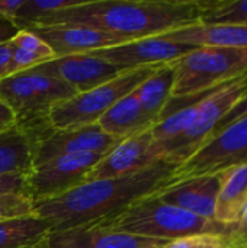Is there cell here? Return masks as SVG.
<instances>
[{
    "label": "cell",
    "instance_id": "obj_1",
    "mask_svg": "<svg viewBox=\"0 0 247 248\" xmlns=\"http://www.w3.org/2000/svg\"><path fill=\"white\" fill-rule=\"evenodd\" d=\"M175 169V164L160 160L128 176L86 182L54 199L35 201L33 211L51 231L106 221L172 185Z\"/></svg>",
    "mask_w": 247,
    "mask_h": 248
},
{
    "label": "cell",
    "instance_id": "obj_2",
    "mask_svg": "<svg viewBox=\"0 0 247 248\" xmlns=\"http://www.w3.org/2000/svg\"><path fill=\"white\" fill-rule=\"evenodd\" d=\"M199 22L197 1L185 0H95L54 12L35 26L76 25L128 41L160 36ZM29 29V28H28Z\"/></svg>",
    "mask_w": 247,
    "mask_h": 248
},
{
    "label": "cell",
    "instance_id": "obj_3",
    "mask_svg": "<svg viewBox=\"0 0 247 248\" xmlns=\"http://www.w3.org/2000/svg\"><path fill=\"white\" fill-rule=\"evenodd\" d=\"M98 224L112 231L166 243L192 234H233L236 230L223 227L211 219L199 218L181 208L167 205L159 201L154 195L134 202L121 214Z\"/></svg>",
    "mask_w": 247,
    "mask_h": 248
},
{
    "label": "cell",
    "instance_id": "obj_4",
    "mask_svg": "<svg viewBox=\"0 0 247 248\" xmlns=\"http://www.w3.org/2000/svg\"><path fill=\"white\" fill-rule=\"evenodd\" d=\"M172 65V99L205 94L247 74V49L198 46Z\"/></svg>",
    "mask_w": 247,
    "mask_h": 248
},
{
    "label": "cell",
    "instance_id": "obj_5",
    "mask_svg": "<svg viewBox=\"0 0 247 248\" xmlns=\"http://www.w3.org/2000/svg\"><path fill=\"white\" fill-rule=\"evenodd\" d=\"M74 94L77 92L68 84L36 68L0 80V100L12 110L15 124L20 128L49 121L51 109Z\"/></svg>",
    "mask_w": 247,
    "mask_h": 248
},
{
    "label": "cell",
    "instance_id": "obj_6",
    "mask_svg": "<svg viewBox=\"0 0 247 248\" xmlns=\"http://www.w3.org/2000/svg\"><path fill=\"white\" fill-rule=\"evenodd\" d=\"M246 92L247 74L217 87L198 105L195 119L185 132L167 142L154 144L156 157L175 166L182 164L217 131L220 122Z\"/></svg>",
    "mask_w": 247,
    "mask_h": 248
},
{
    "label": "cell",
    "instance_id": "obj_7",
    "mask_svg": "<svg viewBox=\"0 0 247 248\" xmlns=\"http://www.w3.org/2000/svg\"><path fill=\"white\" fill-rule=\"evenodd\" d=\"M162 65L127 70L108 83H103L89 92L77 93L73 97L57 103L49 112L51 125L54 129H67L96 124L118 100L132 93Z\"/></svg>",
    "mask_w": 247,
    "mask_h": 248
},
{
    "label": "cell",
    "instance_id": "obj_8",
    "mask_svg": "<svg viewBox=\"0 0 247 248\" xmlns=\"http://www.w3.org/2000/svg\"><path fill=\"white\" fill-rule=\"evenodd\" d=\"M247 163V115L213 134L188 160L176 166L175 182L220 174Z\"/></svg>",
    "mask_w": 247,
    "mask_h": 248
},
{
    "label": "cell",
    "instance_id": "obj_9",
    "mask_svg": "<svg viewBox=\"0 0 247 248\" xmlns=\"http://www.w3.org/2000/svg\"><path fill=\"white\" fill-rule=\"evenodd\" d=\"M106 153L60 155L35 166L26 176L28 196L35 201L54 199L86 183L89 173Z\"/></svg>",
    "mask_w": 247,
    "mask_h": 248
},
{
    "label": "cell",
    "instance_id": "obj_10",
    "mask_svg": "<svg viewBox=\"0 0 247 248\" xmlns=\"http://www.w3.org/2000/svg\"><path fill=\"white\" fill-rule=\"evenodd\" d=\"M122 140L105 134L98 124L52 129L33 148V167L60 155L108 153Z\"/></svg>",
    "mask_w": 247,
    "mask_h": 248
},
{
    "label": "cell",
    "instance_id": "obj_11",
    "mask_svg": "<svg viewBox=\"0 0 247 248\" xmlns=\"http://www.w3.org/2000/svg\"><path fill=\"white\" fill-rule=\"evenodd\" d=\"M198 46L166 41L160 36L128 41L121 45L100 48L89 54L119 65L125 70L169 64L189 54Z\"/></svg>",
    "mask_w": 247,
    "mask_h": 248
},
{
    "label": "cell",
    "instance_id": "obj_12",
    "mask_svg": "<svg viewBox=\"0 0 247 248\" xmlns=\"http://www.w3.org/2000/svg\"><path fill=\"white\" fill-rule=\"evenodd\" d=\"M35 68L64 81L77 93L89 92L127 71L125 68L92 54H76L54 58Z\"/></svg>",
    "mask_w": 247,
    "mask_h": 248
},
{
    "label": "cell",
    "instance_id": "obj_13",
    "mask_svg": "<svg viewBox=\"0 0 247 248\" xmlns=\"http://www.w3.org/2000/svg\"><path fill=\"white\" fill-rule=\"evenodd\" d=\"M151 129L153 128L141 131L118 142L95 166L86 182L128 176L160 161L154 153Z\"/></svg>",
    "mask_w": 247,
    "mask_h": 248
},
{
    "label": "cell",
    "instance_id": "obj_14",
    "mask_svg": "<svg viewBox=\"0 0 247 248\" xmlns=\"http://www.w3.org/2000/svg\"><path fill=\"white\" fill-rule=\"evenodd\" d=\"M169 243L103 228L98 222L51 231L39 248H148Z\"/></svg>",
    "mask_w": 247,
    "mask_h": 248
},
{
    "label": "cell",
    "instance_id": "obj_15",
    "mask_svg": "<svg viewBox=\"0 0 247 248\" xmlns=\"http://www.w3.org/2000/svg\"><path fill=\"white\" fill-rule=\"evenodd\" d=\"M25 31L39 36L52 49L55 58L76 54H89L100 48H109L128 42V39L76 25L35 26Z\"/></svg>",
    "mask_w": 247,
    "mask_h": 248
},
{
    "label": "cell",
    "instance_id": "obj_16",
    "mask_svg": "<svg viewBox=\"0 0 247 248\" xmlns=\"http://www.w3.org/2000/svg\"><path fill=\"white\" fill-rule=\"evenodd\" d=\"M220 189V174L192 177L175 182L154 196L172 206L181 208L199 218L214 221V209Z\"/></svg>",
    "mask_w": 247,
    "mask_h": 248
},
{
    "label": "cell",
    "instance_id": "obj_17",
    "mask_svg": "<svg viewBox=\"0 0 247 248\" xmlns=\"http://www.w3.org/2000/svg\"><path fill=\"white\" fill-rule=\"evenodd\" d=\"M247 209V163L220 173L214 221L227 228H237Z\"/></svg>",
    "mask_w": 247,
    "mask_h": 248
},
{
    "label": "cell",
    "instance_id": "obj_18",
    "mask_svg": "<svg viewBox=\"0 0 247 248\" xmlns=\"http://www.w3.org/2000/svg\"><path fill=\"white\" fill-rule=\"evenodd\" d=\"M160 38L192 46H217L247 49V26L192 23L170 31Z\"/></svg>",
    "mask_w": 247,
    "mask_h": 248
},
{
    "label": "cell",
    "instance_id": "obj_19",
    "mask_svg": "<svg viewBox=\"0 0 247 248\" xmlns=\"http://www.w3.org/2000/svg\"><path fill=\"white\" fill-rule=\"evenodd\" d=\"M96 124L105 134L124 140L153 128L156 121L146 113L132 92L118 100Z\"/></svg>",
    "mask_w": 247,
    "mask_h": 248
},
{
    "label": "cell",
    "instance_id": "obj_20",
    "mask_svg": "<svg viewBox=\"0 0 247 248\" xmlns=\"http://www.w3.org/2000/svg\"><path fill=\"white\" fill-rule=\"evenodd\" d=\"M33 169V145L16 125L0 131V176L29 174Z\"/></svg>",
    "mask_w": 247,
    "mask_h": 248
},
{
    "label": "cell",
    "instance_id": "obj_21",
    "mask_svg": "<svg viewBox=\"0 0 247 248\" xmlns=\"http://www.w3.org/2000/svg\"><path fill=\"white\" fill-rule=\"evenodd\" d=\"M175 81V70L172 62L159 67L147 80H144L135 90L140 105L146 113L156 121H159L165 106L172 99V89Z\"/></svg>",
    "mask_w": 247,
    "mask_h": 248
},
{
    "label": "cell",
    "instance_id": "obj_22",
    "mask_svg": "<svg viewBox=\"0 0 247 248\" xmlns=\"http://www.w3.org/2000/svg\"><path fill=\"white\" fill-rule=\"evenodd\" d=\"M10 60L6 68V76L35 68L55 58L52 49L35 33L19 31L10 39Z\"/></svg>",
    "mask_w": 247,
    "mask_h": 248
},
{
    "label": "cell",
    "instance_id": "obj_23",
    "mask_svg": "<svg viewBox=\"0 0 247 248\" xmlns=\"http://www.w3.org/2000/svg\"><path fill=\"white\" fill-rule=\"evenodd\" d=\"M49 232L38 215L0 221V248H39Z\"/></svg>",
    "mask_w": 247,
    "mask_h": 248
},
{
    "label": "cell",
    "instance_id": "obj_24",
    "mask_svg": "<svg viewBox=\"0 0 247 248\" xmlns=\"http://www.w3.org/2000/svg\"><path fill=\"white\" fill-rule=\"evenodd\" d=\"M199 23L247 26V0L197 1Z\"/></svg>",
    "mask_w": 247,
    "mask_h": 248
},
{
    "label": "cell",
    "instance_id": "obj_25",
    "mask_svg": "<svg viewBox=\"0 0 247 248\" xmlns=\"http://www.w3.org/2000/svg\"><path fill=\"white\" fill-rule=\"evenodd\" d=\"M82 0H25L23 6L17 10L13 23L20 29L25 31L31 28L39 19L60 12L68 7L76 6Z\"/></svg>",
    "mask_w": 247,
    "mask_h": 248
},
{
    "label": "cell",
    "instance_id": "obj_26",
    "mask_svg": "<svg viewBox=\"0 0 247 248\" xmlns=\"http://www.w3.org/2000/svg\"><path fill=\"white\" fill-rule=\"evenodd\" d=\"M199 103L185 106V108L173 112L172 115L160 119L151 129L154 144L167 142V141L179 137L182 132H185L189 128V125L192 124V121L195 119Z\"/></svg>",
    "mask_w": 247,
    "mask_h": 248
},
{
    "label": "cell",
    "instance_id": "obj_27",
    "mask_svg": "<svg viewBox=\"0 0 247 248\" xmlns=\"http://www.w3.org/2000/svg\"><path fill=\"white\" fill-rule=\"evenodd\" d=\"M165 248H233V241L231 234L201 232L170 241Z\"/></svg>",
    "mask_w": 247,
    "mask_h": 248
},
{
    "label": "cell",
    "instance_id": "obj_28",
    "mask_svg": "<svg viewBox=\"0 0 247 248\" xmlns=\"http://www.w3.org/2000/svg\"><path fill=\"white\" fill-rule=\"evenodd\" d=\"M35 215L33 202L23 195H6L0 196V221L31 217Z\"/></svg>",
    "mask_w": 247,
    "mask_h": 248
},
{
    "label": "cell",
    "instance_id": "obj_29",
    "mask_svg": "<svg viewBox=\"0 0 247 248\" xmlns=\"http://www.w3.org/2000/svg\"><path fill=\"white\" fill-rule=\"evenodd\" d=\"M26 176L28 174L0 176V196H6V195H23V196H28Z\"/></svg>",
    "mask_w": 247,
    "mask_h": 248
},
{
    "label": "cell",
    "instance_id": "obj_30",
    "mask_svg": "<svg viewBox=\"0 0 247 248\" xmlns=\"http://www.w3.org/2000/svg\"><path fill=\"white\" fill-rule=\"evenodd\" d=\"M245 115H247V92L246 94L237 102V105L224 116V119L220 122L217 131H220L221 128H224V126L229 125L230 122H233V121H236V119H239V118H242V116H245ZM217 131H215V132H217ZM215 132H214V134H215Z\"/></svg>",
    "mask_w": 247,
    "mask_h": 248
},
{
    "label": "cell",
    "instance_id": "obj_31",
    "mask_svg": "<svg viewBox=\"0 0 247 248\" xmlns=\"http://www.w3.org/2000/svg\"><path fill=\"white\" fill-rule=\"evenodd\" d=\"M25 0H0V20L13 22L17 10L23 6Z\"/></svg>",
    "mask_w": 247,
    "mask_h": 248
},
{
    "label": "cell",
    "instance_id": "obj_32",
    "mask_svg": "<svg viewBox=\"0 0 247 248\" xmlns=\"http://www.w3.org/2000/svg\"><path fill=\"white\" fill-rule=\"evenodd\" d=\"M20 29L10 20H0V44L10 41Z\"/></svg>",
    "mask_w": 247,
    "mask_h": 248
},
{
    "label": "cell",
    "instance_id": "obj_33",
    "mask_svg": "<svg viewBox=\"0 0 247 248\" xmlns=\"http://www.w3.org/2000/svg\"><path fill=\"white\" fill-rule=\"evenodd\" d=\"M10 52H12V46H10V41L0 44V80L3 77H6V68L10 60Z\"/></svg>",
    "mask_w": 247,
    "mask_h": 248
},
{
    "label": "cell",
    "instance_id": "obj_34",
    "mask_svg": "<svg viewBox=\"0 0 247 248\" xmlns=\"http://www.w3.org/2000/svg\"><path fill=\"white\" fill-rule=\"evenodd\" d=\"M13 124H15V116L12 110L0 100V131L12 126Z\"/></svg>",
    "mask_w": 247,
    "mask_h": 248
},
{
    "label": "cell",
    "instance_id": "obj_35",
    "mask_svg": "<svg viewBox=\"0 0 247 248\" xmlns=\"http://www.w3.org/2000/svg\"><path fill=\"white\" fill-rule=\"evenodd\" d=\"M231 241L234 246H247V225L237 227L231 234Z\"/></svg>",
    "mask_w": 247,
    "mask_h": 248
},
{
    "label": "cell",
    "instance_id": "obj_36",
    "mask_svg": "<svg viewBox=\"0 0 247 248\" xmlns=\"http://www.w3.org/2000/svg\"><path fill=\"white\" fill-rule=\"evenodd\" d=\"M245 225H247V209H246V212H245V217H243L242 222L239 224V227H245Z\"/></svg>",
    "mask_w": 247,
    "mask_h": 248
},
{
    "label": "cell",
    "instance_id": "obj_37",
    "mask_svg": "<svg viewBox=\"0 0 247 248\" xmlns=\"http://www.w3.org/2000/svg\"><path fill=\"white\" fill-rule=\"evenodd\" d=\"M233 248H247V246H234L233 244Z\"/></svg>",
    "mask_w": 247,
    "mask_h": 248
},
{
    "label": "cell",
    "instance_id": "obj_38",
    "mask_svg": "<svg viewBox=\"0 0 247 248\" xmlns=\"http://www.w3.org/2000/svg\"><path fill=\"white\" fill-rule=\"evenodd\" d=\"M148 248H165V246H154V247H148Z\"/></svg>",
    "mask_w": 247,
    "mask_h": 248
}]
</instances>
